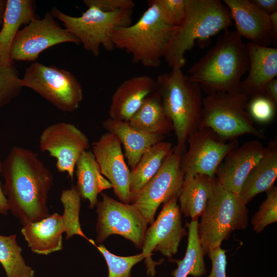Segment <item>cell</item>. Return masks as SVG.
<instances>
[{
    "mask_svg": "<svg viewBox=\"0 0 277 277\" xmlns=\"http://www.w3.org/2000/svg\"><path fill=\"white\" fill-rule=\"evenodd\" d=\"M0 174L5 180L2 190L9 210L23 225L50 215L47 200L53 176L37 153L13 146L2 161Z\"/></svg>",
    "mask_w": 277,
    "mask_h": 277,
    "instance_id": "cell-1",
    "label": "cell"
},
{
    "mask_svg": "<svg viewBox=\"0 0 277 277\" xmlns=\"http://www.w3.org/2000/svg\"><path fill=\"white\" fill-rule=\"evenodd\" d=\"M246 44L236 31L227 30L214 45L187 71L189 79L208 94L240 92L242 76L248 71Z\"/></svg>",
    "mask_w": 277,
    "mask_h": 277,
    "instance_id": "cell-2",
    "label": "cell"
},
{
    "mask_svg": "<svg viewBox=\"0 0 277 277\" xmlns=\"http://www.w3.org/2000/svg\"><path fill=\"white\" fill-rule=\"evenodd\" d=\"M230 13L220 0H186V11L182 22L175 27L167 45L164 58L171 68L182 69L186 65L187 51L195 43L206 45L221 31L232 24Z\"/></svg>",
    "mask_w": 277,
    "mask_h": 277,
    "instance_id": "cell-3",
    "label": "cell"
},
{
    "mask_svg": "<svg viewBox=\"0 0 277 277\" xmlns=\"http://www.w3.org/2000/svg\"><path fill=\"white\" fill-rule=\"evenodd\" d=\"M155 80L164 109L173 124L177 140L174 147L182 154L189 136L199 128L202 89L184 74L182 69H171L159 75Z\"/></svg>",
    "mask_w": 277,
    "mask_h": 277,
    "instance_id": "cell-4",
    "label": "cell"
},
{
    "mask_svg": "<svg viewBox=\"0 0 277 277\" xmlns=\"http://www.w3.org/2000/svg\"><path fill=\"white\" fill-rule=\"evenodd\" d=\"M148 3V7L138 21L114 29L112 39L115 48L130 54L134 63L157 68L175 27L163 19L154 0Z\"/></svg>",
    "mask_w": 277,
    "mask_h": 277,
    "instance_id": "cell-5",
    "label": "cell"
},
{
    "mask_svg": "<svg viewBox=\"0 0 277 277\" xmlns=\"http://www.w3.org/2000/svg\"><path fill=\"white\" fill-rule=\"evenodd\" d=\"M248 210L239 195L225 188L215 177L206 205L198 223V234L204 254L221 246L232 231L245 229Z\"/></svg>",
    "mask_w": 277,
    "mask_h": 277,
    "instance_id": "cell-6",
    "label": "cell"
},
{
    "mask_svg": "<svg viewBox=\"0 0 277 277\" xmlns=\"http://www.w3.org/2000/svg\"><path fill=\"white\" fill-rule=\"evenodd\" d=\"M61 201L64 207L62 215L54 213L38 222L23 225L21 233L33 252L47 255L62 250L64 232L66 240L78 235L89 240L80 223L81 197L75 186L63 190Z\"/></svg>",
    "mask_w": 277,
    "mask_h": 277,
    "instance_id": "cell-7",
    "label": "cell"
},
{
    "mask_svg": "<svg viewBox=\"0 0 277 277\" xmlns=\"http://www.w3.org/2000/svg\"><path fill=\"white\" fill-rule=\"evenodd\" d=\"M50 12L63 23L65 29L79 39L85 50L98 56L102 47L108 51L115 49L112 32L117 28L132 24L133 9L108 12L89 6L80 16L76 17L62 12L56 7Z\"/></svg>",
    "mask_w": 277,
    "mask_h": 277,
    "instance_id": "cell-8",
    "label": "cell"
},
{
    "mask_svg": "<svg viewBox=\"0 0 277 277\" xmlns=\"http://www.w3.org/2000/svg\"><path fill=\"white\" fill-rule=\"evenodd\" d=\"M248 100L241 92L208 94L203 98L199 128H209L227 140L244 134L265 139L263 133L254 126L248 112Z\"/></svg>",
    "mask_w": 277,
    "mask_h": 277,
    "instance_id": "cell-9",
    "label": "cell"
},
{
    "mask_svg": "<svg viewBox=\"0 0 277 277\" xmlns=\"http://www.w3.org/2000/svg\"><path fill=\"white\" fill-rule=\"evenodd\" d=\"M22 82L23 87L31 89L62 111H75L83 98L82 87L75 76L54 66L33 63L26 68Z\"/></svg>",
    "mask_w": 277,
    "mask_h": 277,
    "instance_id": "cell-10",
    "label": "cell"
},
{
    "mask_svg": "<svg viewBox=\"0 0 277 277\" xmlns=\"http://www.w3.org/2000/svg\"><path fill=\"white\" fill-rule=\"evenodd\" d=\"M102 200L96 203L97 222L95 242L100 245L112 234L122 236L142 249L147 222L132 204L116 201L101 193Z\"/></svg>",
    "mask_w": 277,
    "mask_h": 277,
    "instance_id": "cell-11",
    "label": "cell"
},
{
    "mask_svg": "<svg viewBox=\"0 0 277 277\" xmlns=\"http://www.w3.org/2000/svg\"><path fill=\"white\" fill-rule=\"evenodd\" d=\"M179 195L164 203L156 219L150 224L145 234L142 252L149 277H153L155 267L160 263L151 258L152 252L160 251L171 259L176 254L182 238L187 234L183 227L181 212L177 204Z\"/></svg>",
    "mask_w": 277,
    "mask_h": 277,
    "instance_id": "cell-12",
    "label": "cell"
},
{
    "mask_svg": "<svg viewBox=\"0 0 277 277\" xmlns=\"http://www.w3.org/2000/svg\"><path fill=\"white\" fill-rule=\"evenodd\" d=\"M182 154L175 147L157 173L131 199L148 224L154 221L158 207L171 197L180 195L184 179L181 167Z\"/></svg>",
    "mask_w": 277,
    "mask_h": 277,
    "instance_id": "cell-13",
    "label": "cell"
},
{
    "mask_svg": "<svg viewBox=\"0 0 277 277\" xmlns=\"http://www.w3.org/2000/svg\"><path fill=\"white\" fill-rule=\"evenodd\" d=\"M68 42L80 44L76 37L62 28L52 14L47 12L44 18H34L18 31L11 45L10 58L13 62H33L46 49Z\"/></svg>",
    "mask_w": 277,
    "mask_h": 277,
    "instance_id": "cell-14",
    "label": "cell"
},
{
    "mask_svg": "<svg viewBox=\"0 0 277 277\" xmlns=\"http://www.w3.org/2000/svg\"><path fill=\"white\" fill-rule=\"evenodd\" d=\"M187 142L188 148L181 162L184 176L199 174L212 179L226 155L239 145L236 139H224L208 128H199Z\"/></svg>",
    "mask_w": 277,
    "mask_h": 277,
    "instance_id": "cell-15",
    "label": "cell"
},
{
    "mask_svg": "<svg viewBox=\"0 0 277 277\" xmlns=\"http://www.w3.org/2000/svg\"><path fill=\"white\" fill-rule=\"evenodd\" d=\"M90 145L86 134L74 125L61 122L47 126L42 132L39 147L56 159V167L66 172L72 181L76 163Z\"/></svg>",
    "mask_w": 277,
    "mask_h": 277,
    "instance_id": "cell-16",
    "label": "cell"
},
{
    "mask_svg": "<svg viewBox=\"0 0 277 277\" xmlns=\"http://www.w3.org/2000/svg\"><path fill=\"white\" fill-rule=\"evenodd\" d=\"M92 152L101 173L110 183L120 202L130 203V170L123 154L121 143L117 136L107 132L92 144Z\"/></svg>",
    "mask_w": 277,
    "mask_h": 277,
    "instance_id": "cell-17",
    "label": "cell"
},
{
    "mask_svg": "<svg viewBox=\"0 0 277 277\" xmlns=\"http://www.w3.org/2000/svg\"><path fill=\"white\" fill-rule=\"evenodd\" d=\"M266 147L258 140L245 142L230 151L216 170L215 177L226 189L238 195L253 167L263 155Z\"/></svg>",
    "mask_w": 277,
    "mask_h": 277,
    "instance_id": "cell-18",
    "label": "cell"
},
{
    "mask_svg": "<svg viewBox=\"0 0 277 277\" xmlns=\"http://www.w3.org/2000/svg\"><path fill=\"white\" fill-rule=\"evenodd\" d=\"M237 33L250 42L268 47L272 42L269 15L256 7L250 0H224Z\"/></svg>",
    "mask_w": 277,
    "mask_h": 277,
    "instance_id": "cell-19",
    "label": "cell"
},
{
    "mask_svg": "<svg viewBox=\"0 0 277 277\" xmlns=\"http://www.w3.org/2000/svg\"><path fill=\"white\" fill-rule=\"evenodd\" d=\"M249 56L248 74L241 81L240 92L249 99L263 95L266 84L277 75V48L246 44Z\"/></svg>",
    "mask_w": 277,
    "mask_h": 277,
    "instance_id": "cell-20",
    "label": "cell"
},
{
    "mask_svg": "<svg viewBox=\"0 0 277 277\" xmlns=\"http://www.w3.org/2000/svg\"><path fill=\"white\" fill-rule=\"evenodd\" d=\"M156 90V80L149 75L134 76L124 81L112 96L109 117L128 122L145 99Z\"/></svg>",
    "mask_w": 277,
    "mask_h": 277,
    "instance_id": "cell-21",
    "label": "cell"
},
{
    "mask_svg": "<svg viewBox=\"0 0 277 277\" xmlns=\"http://www.w3.org/2000/svg\"><path fill=\"white\" fill-rule=\"evenodd\" d=\"M102 125L108 132L115 135L123 144L125 156L131 169L135 167L148 149L165 138V135L149 134L137 130L127 121L109 117L103 122Z\"/></svg>",
    "mask_w": 277,
    "mask_h": 277,
    "instance_id": "cell-22",
    "label": "cell"
},
{
    "mask_svg": "<svg viewBox=\"0 0 277 277\" xmlns=\"http://www.w3.org/2000/svg\"><path fill=\"white\" fill-rule=\"evenodd\" d=\"M35 7L34 1L32 0H7L0 30V63L2 64H13L10 56L12 44L20 27L38 17Z\"/></svg>",
    "mask_w": 277,
    "mask_h": 277,
    "instance_id": "cell-23",
    "label": "cell"
},
{
    "mask_svg": "<svg viewBox=\"0 0 277 277\" xmlns=\"http://www.w3.org/2000/svg\"><path fill=\"white\" fill-rule=\"evenodd\" d=\"M277 177V141H270L265 151L246 178L239 193L247 204L257 194L267 192L274 185Z\"/></svg>",
    "mask_w": 277,
    "mask_h": 277,
    "instance_id": "cell-24",
    "label": "cell"
},
{
    "mask_svg": "<svg viewBox=\"0 0 277 277\" xmlns=\"http://www.w3.org/2000/svg\"><path fill=\"white\" fill-rule=\"evenodd\" d=\"M77 178L75 187L81 198L87 200L89 207L93 208L98 201L100 193L112 188L109 181L101 173L94 154L91 150L84 151L75 164Z\"/></svg>",
    "mask_w": 277,
    "mask_h": 277,
    "instance_id": "cell-25",
    "label": "cell"
},
{
    "mask_svg": "<svg viewBox=\"0 0 277 277\" xmlns=\"http://www.w3.org/2000/svg\"><path fill=\"white\" fill-rule=\"evenodd\" d=\"M128 122L133 128L149 134L165 135L173 130L157 90L145 99Z\"/></svg>",
    "mask_w": 277,
    "mask_h": 277,
    "instance_id": "cell-26",
    "label": "cell"
},
{
    "mask_svg": "<svg viewBox=\"0 0 277 277\" xmlns=\"http://www.w3.org/2000/svg\"><path fill=\"white\" fill-rule=\"evenodd\" d=\"M214 178L199 174L184 176L178 201L180 210L186 217L196 220L201 215L210 196Z\"/></svg>",
    "mask_w": 277,
    "mask_h": 277,
    "instance_id": "cell-27",
    "label": "cell"
},
{
    "mask_svg": "<svg viewBox=\"0 0 277 277\" xmlns=\"http://www.w3.org/2000/svg\"><path fill=\"white\" fill-rule=\"evenodd\" d=\"M173 148L172 143L162 141L143 154L137 165L130 170V200L157 173Z\"/></svg>",
    "mask_w": 277,
    "mask_h": 277,
    "instance_id": "cell-28",
    "label": "cell"
},
{
    "mask_svg": "<svg viewBox=\"0 0 277 277\" xmlns=\"http://www.w3.org/2000/svg\"><path fill=\"white\" fill-rule=\"evenodd\" d=\"M197 220L186 223L188 229V244L186 252L181 260H174L177 267L172 272L173 277H201L207 273L205 256L198 234Z\"/></svg>",
    "mask_w": 277,
    "mask_h": 277,
    "instance_id": "cell-29",
    "label": "cell"
},
{
    "mask_svg": "<svg viewBox=\"0 0 277 277\" xmlns=\"http://www.w3.org/2000/svg\"><path fill=\"white\" fill-rule=\"evenodd\" d=\"M16 235H0V263L7 277H33L34 271L26 264Z\"/></svg>",
    "mask_w": 277,
    "mask_h": 277,
    "instance_id": "cell-30",
    "label": "cell"
},
{
    "mask_svg": "<svg viewBox=\"0 0 277 277\" xmlns=\"http://www.w3.org/2000/svg\"><path fill=\"white\" fill-rule=\"evenodd\" d=\"M23 87L22 78L13 64L6 66L0 63V108L16 97Z\"/></svg>",
    "mask_w": 277,
    "mask_h": 277,
    "instance_id": "cell-31",
    "label": "cell"
},
{
    "mask_svg": "<svg viewBox=\"0 0 277 277\" xmlns=\"http://www.w3.org/2000/svg\"><path fill=\"white\" fill-rule=\"evenodd\" d=\"M89 242L95 246L103 255L108 267V277H121L131 271L134 265L145 259L142 253L128 256H117L108 251L102 244L97 246L91 239Z\"/></svg>",
    "mask_w": 277,
    "mask_h": 277,
    "instance_id": "cell-32",
    "label": "cell"
},
{
    "mask_svg": "<svg viewBox=\"0 0 277 277\" xmlns=\"http://www.w3.org/2000/svg\"><path fill=\"white\" fill-rule=\"evenodd\" d=\"M267 197L253 216L251 223L254 230L261 232L265 227L277 221V188L273 186L266 192Z\"/></svg>",
    "mask_w": 277,
    "mask_h": 277,
    "instance_id": "cell-33",
    "label": "cell"
},
{
    "mask_svg": "<svg viewBox=\"0 0 277 277\" xmlns=\"http://www.w3.org/2000/svg\"><path fill=\"white\" fill-rule=\"evenodd\" d=\"M276 105L264 95L250 98L247 111L253 121L262 124L270 122L274 117Z\"/></svg>",
    "mask_w": 277,
    "mask_h": 277,
    "instance_id": "cell-34",
    "label": "cell"
},
{
    "mask_svg": "<svg viewBox=\"0 0 277 277\" xmlns=\"http://www.w3.org/2000/svg\"><path fill=\"white\" fill-rule=\"evenodd\" d=\"M163 19L176 27L183 21L186 11V0H154Z\"/></svg>",
    "mask_w": 277,
    "mask_h": 277,
    "instance_id": "cell-35",
    "label": "cell"
},
{
    "mask_svg": "<svg viewBox=\"0 0 277 277\" xmlns=\"http://www.w3.org/2000/svg\"><path fill=\"white\" fill-rule=\"evenodd\" d=\"M83 3L87 7L94 6L108 12L133 9L135 6L132 0H84Z\"/></svg>",
    "mask_w": 277,
    "mask_h": 277,
    "instance_id": "cell-36",
    "label": "cell"
},
{
    "mask_svg": "<svg viewBox=\"0 0 277 277\" xmlns=\"http://www.w3.org/2000/svg\"><path fill=\"white\" fill-rule=\"evenodd\" d=\"M226 250L221 246L217 247L208 254L211 261L212 268L210 274L207 277H227V259Z\"/></svg>",
    "mask_w": 277,
    "mask_h": 277,
    "instance_id": "cell-37",
    "label": "cell"
},
{
    "mask_svg": "<svg viewBox=\"0 0 277 277\" xmlns=\"http://www.w3.org/2000/svg\"><path fill=\"white\" fill-rule=\"evenodd\" d=\"M250 1L259 9L268 15L277 11L276 0H250Z\"/></svg>",
    "mask_w": 277,
    "mask_h": 277,
    "instance_id": "cell-38",
    "label": "cell"
},
{
    "mask_svg": "<svg viewBox=\"0 0 277 277\" xmlns=\"http://www.w3.org/2000/svg\"><path fill=\"white\" fill-rule=\"evenodd\" d=\"M263 95L277 105V79L274 78L265 86Z\"/></svg>",
    "mask_w": 277,
    "mask_h": 277,
    "instance_id": "cell-39",
    "label": "cell"
},
{
    "mask_svg": "<svg viewBox=\"0 0 277 277\" xmlns=\"http://www.w3.org/2000/svg\"><path fill=\"white\" fill-rule=\"evenodd\" d=\"M2 161L0 160V173L1 171ZM9 205L7 199L4 194L0 183V213L6 215L9 210Z\"/></svg>",
    "mask_w": 277,
    "mask_h": 277,
    "instance_id": "cell-40",
    "label": "cell"
},
{
    "mask_svg": "<svg viewBox=\"0 0 277 277\" xmlns=\"http://www.w3.org/2000/svg\"><path fill=\"white\" fill-rule=\"evenodd\" d=\"M272 42L276 48L277 43V11L269 15Z\"/></svg>",
    "mask_w": 277,
    "mask_h": 277,
    "instance_id": "cell-41",
    "label": "cell"
},
{
    "mask_svg": "<svg viewBox=\"0 0 277 277\" xmlns=\"http://www.w3.org/2000/svg\"><path fill=\"white\" fill-rule=\"evenodd\" d=\"M7 0H0V26L3 24Z\"/></svg>",
    "mask_w": 277,
    "mask_h": 277,
    "instance_id": "cell-42",
    "label": "cell"
},
{
    "mask_svg": "<svg viewBox=\"0 0 277 277\" xmlns=\"http://www.w3.org/2000/svg\"><path fill=\"white\" fill-rule=\"evenodd\" d=\"M121 277H131V271L126 273L125 274H124Z\"/></svg>",
    "mask_w": 277,
    "mask_h": 277,
    "instance_id": "cell-43",
    "label": "cell"
}]
</instances>
